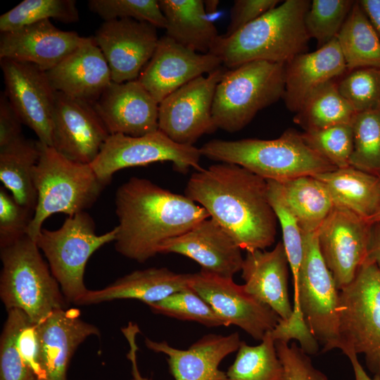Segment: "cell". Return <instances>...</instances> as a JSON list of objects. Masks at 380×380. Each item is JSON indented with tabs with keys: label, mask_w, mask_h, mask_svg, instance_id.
Segmentation results:
<instances>
[{
	"label": "cell",
	"mask_w": 380,
	"mask_h": 380,
	"mask_svg": "<svg viewBox=\"0 0 380 380\" xmlns=\"http://www.w3.org/2000/svg\"><path fill=\"white\" fill-rule=\"evenodd\" d=\"M350 166L380 176V108L356 113Z\"/></svg>",
	"instance_id": "d590c367"
},
{
	"label": "cell",
	"mask_w": 380,
	"mask_h": 380,
	"mask_svg": "<svg viewBox=\"0 0 380 380\" xmlns=\"http://www.w3.org/2000/svg\"><path fill=\"white\" fill-rule=\"evenodd\" d=\"M204 8L207 14L213 13L217 11V6L219 4V1L217 0H209L203 1Z\"/></svg>",
	"instance_id": "db71d44e"
},
{
	"label": "cell",
	"mask_w": 380,
	"mask_h": 380,
	"mask_svg": "<svg viewBox=\"0 0 380 380\" xmlns=\"http://www.w3.org/2000/svg\"><path fill=\"white\" fill-rule=\"evenodd\" d=\"M275 341L271 331L258 346L241 341L233 364L226 372V380H284Z\"/></svg>",
	"instance_id": "836d02e7"
},
{
	"label": "cell",
	"mask_w": 380,
	"mask_h": 380,
	"mask_svg": "<svg viewBox=\"0 0 380 380\" xmlns=\"http://www.w3.org/2000/svg\"><path fill=\"white\" fill-rule=\"evenodd\" d=\"M380 37V0L358 1Z\"/></svg>",
	"instance_id": "f907efd6"
},
{
	"label": "cell",
	"mask_w": 380,
	"mask_h": 380,
	"mask_svg": "<svg viewBox=\"0 0 380 380\" xmlns=\"http://www.w3.org/2000/svg\"><path fill=\"white\" fill-rule=\"evenodd\" d=\"M88 7L104 21L131 18L157 28L166 27V20L157 0H89Z\"/></svg>",
	"instance_id": "7bdbcfd3"
},
{
	"label": "cell",
	"mask_w": 380,
	"mask_h": 380,
	"mask_svg": "<svg viewBox=\"0 0 380 380\" xmlns=\"http://www.w3.org/2000/svg\"><path fill=\"white\" fill-rule=\"evenodd\" d=\"M294 287L292 318L303 320L323 352L338 340L339 290L320 253L317 232L304 233V252Z\"/></svg>",
	"instance_id": "30bf717a"
},
{
	"label": "cell",
	"mask_w": 380,
	"mask_h": 380,
	"mask_svg": "<svg viewBox=\"0 0 380 380\" xmlns=\"http://www.w3.org/2000/svg\"><path fill=\"white\" fill-rule=\"evenodd\" d=\"M191 277V274L176 273L166 267L135 270L102 289H88L75 304L87 305L118 299H136L148 305L189 289Z\"/></svg>",
	"instance_id": "4316f807"
},
{
	"label": "cell",
	"mask_w": 380,
	"mask_h": 380,
	"mask_svg": "<svg viewBox=\"0 0 380 380\" xmlns=\"http://www.w3.org/2000/svg\"><path fill=\"white\" fill-rule=\"evenodd\" d=\"M39 146L40 156L32 172L37 200L27 231L34 241L46 218L55 213L73 216L85 211L106 186L89 164L71 160L39 141Z\"/></svg>",
	"instance_id": "5b68a950"
},
{
	"label": "cell",
	"mask_w": 380,
	"mask_h": 380,
	"mask_svg": "<svg viewBox=\"0 0 380 380\" xmlns=\"http://www.w3.org/2000/svg\"><path fill=\"white\" fill-rule=\"evenodd\" d=\"M289 267L284 244L279 241L270 251L247 252L241 270L245 289L284 321H289L293 315L288 289Z\"/></svg>",
	"instance_id": "d4e9b609"
},
{
	"label": "cell",
	"mask_w": 380,
	"mask_h": 380,
	"mask_svg": "<svg viewBox=\"0 0 380 380\" xmlns=\"http://www.w3.org/2000/svg\"><path fill=\"white\" fill-rule=\"evenodd\" d=\"M121 330L129 343V350L127 354V357L131 362V380H151V379L144 377L141 374L137 364V353L139 348L136 343V337L137 335L140 332L139 327L137 324L130 322L125 327L122 328Z\"/></svg>",
	"instance_id": "681fc988"
},
{
	"label": "cell",
	"mask_w": 380,
	"mask_h": 380,
	"mask_svg": "<svg viewBox=\"0 0 380 380\" xmlns=\"http://www.w3.org/2000/svg\"><path fill=\"white\" fill-rule=\"evenodd\" d=\"M85 38L45 20L1 32L0 59L31 63L46 72L74 52Z\"/></svg>",
	"instance_id": "44dd1931"
},
{
	"label": "cell",
	"mask_w": 380,
	"mask_h": 380,
	"mask_svg": "<svg viewBox=\"0 0 380 380\" xmlns=\"http://www.w3.org/2000/svg\"><path fill=\"white\" fill-rule=\"evenodd\" d=\"M350 360L355 376V380H380L376 377L371 378L365 371L362 366L360 363L357 355L354 353H349L346 355Z\"/></svg>",
	"instance_id": "f5cc1de1"
},
{
	"label": "cell",
	"mask_w": 380,
	"mask_h": 380,
	"mask_svg": "<svg viewBox=\"0 0 380 380\" xmlns=\"http://www.w3.org/2000/svg\"><path fill=\"white\" fill-rule=\"evenodd\" d=\"M17 347L27 366L37 380H42V347L37 324L28 317L24 320L17 335Z\"/></svg>",
	"instance_id": "bcb514c9"
},
{
	"label": "cell",
	"mask_w": 380,
	"mask_h": 380,
	"mask_svg": "<svg viewBox=\"0 0 380 380\" xmlns=\"http://www.w3.org/2000/svg\"><path fill=\"white\" fill-rule=\"evenodd\" d=\"M200 151L209 159L238 165L266 180L277 182L337 169L308 146L301 133L293 129L270 140L213 139L204 144Z\"/></svg>",
	"instance_id": "277c9868"
},
{
	"label": "cell",
	"mask_w": 380,
	"mask_h": 380,
	"mask_svg": "<svg viewBox=\"0 0 380 380\" xmlns=\"http://www.w3.org/2000/svg\"><path fill=\"white\" fill-rule=\"evenodd\" d=\"M336 40L347 71L380 68L379 36L358 1H355Z\"/></svg>",
	"instance_id": "4dcf8cb0"
},
{
	"label": "cell",
	"mask_w": 380,
	"mask_h": 380,
	"mask_svg": "<svg viewBox=\"0 0 380 380\" xmlns=\"http://www.w3.org/2000/svg\"><path fill=\"white\" fill-rule=\"evenodd\" d=\"M315 177L326 186L336 205L369 222L375 215L380 203V176L348 166Z\"/></svg>",
	"instance_id": "83f0119b"
},
{
	"label": "cell",
	"mask_w": 380,
	"mask_h": 380,
	"mask_svg": "<svg viewBox=\"0 0 380 380\" xmlns=\"http://www.w3.org/2000/svg\"><path fill=\"white\" fill-rule=\"evenodd\" d=\"M0 248V297L7 310H21L39 324L53 312L67 308L61 287L34 240L25 235Z\"/></svg>",
	"instance_id": "8992f818"
},
{
	"label": "cell",
	"mask_w": 380,
	"mask_h": 380,
	"mask_svg": "<svg viewBox=\"0 0 380 380\" xmlns=\"http://www.w3.org/2000/svg\"><path fill=\"white\" fill-rule=\"evenodd\" d=\"M279 182L303 233L317 232L335 206L324 184L311 175Z\"/></svg>",
	"instance_id": "1f68e13d"
},
{
	"label": "cell",
	"mask_w": 380,
	"mask_h": 380,
	"mask_svg": "<svg viewBox=\"0 0 380 380\" xmlns=\"http://www.w3.org/2000/svg\"><path fill=\"white\" fill-rule=\"evenodd\" d=\"M370 222L372 224H374V223H380V203H379V206L378 208V210L375 214V215L374 216V217L371 220Z\"/></svg>",
	"instance_id": "11a10c76"
},
{
	"label": "cell",
	"mask_w": 380,
	"mask_h": 380,
	"mask_svg": "<svg viewBox=\"0 0 380 380\" xmlns=\"http://www.w3.org/2000/svg\"><path fill=\"white\" fill-rule=\"evenodd\" d=\"M40 156L39 141L23 136L0 148V180L21 205L34 213L37 194L32 172Z\"/></svg>",
	"instance_id": "f546056e"
},
{
	"label": "cell",
	"mask_w": 380,
	"mask_h": 380,
	"mask_svg": "<svg viewBox=\"0 0 380 380\" xmlns=\"http://www.w3.org/2000/svg\"><path fill=\"white\" fill-rule=\"evenodd\" d=\"M155 314L198 322L208 327H229L214 309L191 288L177 291L147 305Z\"/></svg>",
	"instance_id": "8d00e7d4"
},
{
	"label": "cell",
	"mask_w": 380,
	"mask_h": 380,
	"mask_svg": "<svg viewBox=\"0 0 380 380\" xmlns=\"http://www.w3.org/2000/svg\"><path fill=\"white\" fill-rule=\"evenodd\" d=\"M23 122L11 105L6 93L0 96V148L16 141L23 137Z\"/></svg>",
	"instance_id": "c3c4849f"
},
{
	"label": "cell",
	"mask_w": 380,
	"mask_h": 380,
	"mask_svg": "<svg viewBox=\"0 0 380 380\" xmlns=\"http://www.w3.org/2000/svg\"><path fill=\"white\" fill-rule=\"evenodd\" d=\"M5 91L23 124L32 129L44 145L52 146V117L56 91L46 72L37 65L0 59Z\"/></svg>",
	"instance_id": "9a60e30c"
},
{
	"label": "cell",
	"mask_w": 380,
	"mask_h": 380,
	"mask_svg": "<svg viewBox=\"0 0 380 380\" xmlns=\"http://www.w3.org/2000/svg\"><path fill=\"white\" fill-rule=\"evenodd\" d=\"M306 144L336 168L350 166L353 148L351 124L301 133Z\"/></svg>",
	"instance_id": "ab89813d"
},
{
	"label": "cell",
	"mask_w": 380,
	"mask_h": 380,
	"mask_svg": "<svg viewBox=\"0 0 380 380\" xmlns=\"http://www.w3.org/2000/svg\"><path fill=\"white\" fill-rule=\"evenodd\" d=\"M346 71L336 38L315 51L296 56L284 65L283 99L286 108L296 113L314 90Z\"/></svg>",
	"instance_id": "484cf974"
},
{
	"label": "cell",
	"mask_w": 380,
	"mask_h": 380,
	"mask_svg": "<svg viewBox=\"0 0 380 380\" xmlns=\"http://www.w3.org/2000/svg\"><path fill=\"white\" fill-rule=\"evenodd\" d=\"M372 225L336 205L317 231L319 248L338 290L349 284L369 257Z\"/></svg>",
	"instance_id": "4fadbf2b"
},
{
	"label": "cell",
	"mask_w": 380,
	"mask_h": 380,
	"mask_svg": "<svg viewBox=\"0 0 380 380\" xmlns=\"http://www.w3.org/2000/svg\"><path fill=\"white\" fill-rule=\"evenodd\" d=\"M92 105L110 134L140 137L158 130L159 103L137 80L112 81Z\"/></svg>",
	"instance_id": "d6986e66"
},
{
	"label": "cell",
	"mask_w": 380,
	"mask_h": 380,
	"mask_svg": "<svg viewBox=\"0 0 380 380\" xmlns=\"http://www.w3.org/2000/svg\"><path fill=\"white\" fill-rule=\"evenodd\" d=\"M338 88L355 113L380 108V68H362L349 71Z\"/></svg>",
	"instance_id": "b9f144b4"
},
{
	"label": "cell",
	"mask_w": 380,
	"mask_h": 380,
	"mask_svg": "<svg viewBox=\"0 0 380 380\" xmlns=\"http://www.w3.org/2000/svg\"><path fill=\"white\" fill-rule=\"evenodd\" d=\"M310 3L284 1L232 35H219L209 53L227 69L256 61L285 65L308 50L305 18Z\"/></svg>",
	"instance_id": "3957f363"
},
{
	"label": "cell",
	"mask_w": 380,
	"mask_h": 380,
	"mask_svg": "<svg viewBox=\"0 0 380 380\" xmlns=\"http://www.w3.org/2000/svg\"><path fill=\"white\" fill-rule=\"evenodd\" d=\"M200 148L175 142L159 129L140 137L110 134L89 165L105 185L120 170L169 161L177 171L185 173L190 167L201 170Z\"/></svg>",
	"instance_id": "8fae6325"
},
{
	"label": "cell",
	"mask_w": 380,
	"mask_h": 380,
	"mask_svg": "<svg viewBox=\"0 0 380 380\" xmlns=\"http://www.w3.org/2000/svg\"><path fill=\"white\" fill-rule=\"evenodd\" d=\"M355 111L344 99L334 80L314 90L296 113L293 122L304 132L351 124Z\"/></svg>",
	"instance_id": "d6a6232c"
},
{
	"label": "cell",
	"mask_w": 380,
	"mask_h": 380,
	"mask_svg": "<svg viewBox=\"0 0 380 380\" xmlns=\"http://www.w3.org/2000/svg\"><path fill=\"white\" fill-rule=\"evenodd\" d=\"M196 171L187 182L185 196L203 207L241 250H265L274 243L278 220L266 179L227 163Z\"/></svg>",
	"instance_id": "6da1fadb"
},
{
	"label": "cell",
	"mask_w": 380,
	"mask_h": 380,
	"mask_svg": "<svg viewBox=\"0 0 380 380\" xmlns=\"http://www.w3.org/2000/svg\"><path fill=\"white\" fill-rule=\"evenodd\" d=\"M93 38L116 83L137 80L159 40L157 27L131 18L104 21Z\"/></svg>",
	"instance_id": "2e32d148"
},
{
	"label": "cell",
	"mask_w": 380,
	"mask_h": 380,
	"mask_svg": "<svg viewBox=\"0 0 380 380\" xmlns=\"http://www.w3.org/2000/svg\"><path fill=\"white\" fill-rule=\"evenodd\" d=\"M275 347L284 367V380H328L312 365L308 354L295 342L289 346L286 341L277 340Z\"/></svg>",
	"instance_id": "f6af8a7d"
},
{
	"label": "cell",
	"mask_w": 380,
	"mask_h": 380,
	"mask_svg": "<svg viewBox=\"0 0 380 380\" xmlns=\"http://www.w3.org/2000/svg\"><path fill=\"white\" fill-rule=\"evenodd\" d=\"M369 258L374 262L380 271V223H374L372 225Z\"/></svg>",
	"instance_id": "816d5d0a"
},
{
	"label": "cell",
	"mask_w": 380,
	"mask_h": 380,
	"mask_svg": "<svg viewBox=\"0 0 380 380\" xmlns=\"http://www.w3.org/2000/svg\"><path fill=\"white\" fill-rule=\"evenodd\" d=\"M338 340L345 354H363L372 373L380 362V271L369 257L339 290Z\"/></svg>",
	"instance_id": "ba28073f"
},
{
	"label": "cell",
	"mask_w": 380,
	"mask_h": 380,
	"mask_svg": "<svg viewBox=\"0 0 380 380\" xmlns=\"http://www.w3.org/2000/svg\"><path fill=\"white\" fill-rule=\"evenodd\" d=\"M53 18L64 23L79 20L75 0H24L0 16V32Z\"/></svg>",
	"instance_id": "e575fe53"
},
{
	"label": "cell",
	"mask_w": 380,
	"mask_h": 380,
	"mask_svg": "<svg viewBox=\"0 0 380 380\" xmlns=\"http://www.w3.org/2000/svg\"><path fill=\"white\" fill-rule=\"evenodd\" d=\"M227 68L222 65L168 95L159 103L158 129L176 143L193 145L217 127L212 116L216 87Z\"/></svg>",
	"instance_id": "7c38bea8"
},
{
	"label": "cell",
	"mask_w": 380,
	"mask_h": 380,
	"mask_svg": "<svg viewBox=\"0 0 380 380\" xmlns=\"http://www.w3.org/2000/svg\"><path fill=\"white\" fill-rule=\"evenodd\" d=\"M34 212L20 205L3 188L0 189V248L27 235Z\"/></svg>",
	"instance_id": "ee69618b"
},
{
	"label": "cell",
	"mask_w": 380,
	"mask_h": 380,
	"mask_svg": "<svg viewBox=\"0 0 380 380\" xmlns=\"http://www.w3.org/2000/svg\"><path fill=\"white\" fill-rule=\"evenodd\" d=\"M115 203L118 218L115 250L141 263L159 253L160 246L167 240L210 217L185 195L136 177L118 187Z\"/></svg>",
	"instance_id": "7a4b0ae2"
},
{
	"label": "cell",
	"mask_w": 380,
	"mask_h": 380,
	"mask_svg": "<svg viewBox=\"0 0 380 380\" xmlns=\"http://www.w3.org/2000/svg\"><path fill=\"white\" fill-rule=\"evenodd\" d=\"M267 182L269 201L281 224L282 243L292 271L294 286L304 252V233L285 199L280 182L273 180H267Z\"/></svg>",
	"instance_id": "74e56055"
},
{
	"label": "cell",
	"mask_w": 380,
	"mask_h": 380,
	"mask_svg": "<svg viewBox=\"0 0 380 380\" xmlns=\"http://www.w3.org/2000/svg\"><path fill=\"white\" fill-rule=\"evenodd\" d=\"M222 65L214 54L198 53L164 35L137 80L160 103L182 86Z\"/></svg>",
	"instance_id": "ac0fdd59"
},
{
	"label": "cell",
	"mask_w": 380,
	"mask_h": 380,
	"mask_svg": "<svg viewBox=\"0 0 380 380\" xmlns=\"http://www.w3.org/2000/svg\"><path fill=\"white\" fill-rule=\"evenodd\" d=\"M189 287L203 298L229 326L234 324L255 340L262 341L281 318L268 305L250 294L243 285L201 270L191 274Z\"/></svg>",
	"instance_id": "5bb4252c"
},
{
	"label": "cell",
	"mask_w": 380,
	"mask_h": 380,
	"mask_svg": "<svg viewBox=\"0 0 380 380\" xmlns=\"http://www.w3.org/2000/svg\"><path fill=\"white\" fill-rule=\"evenodd\" d=\"M166 20V34L182 46L207 53L219 36L202 0H159Z\"/></svg>",
	"instance_id": "f1b7e54d"
},
{
	"label": "cell",
	"mask_w": 380,
	"mask_h": 380,
	"mask_svg": "<svg viewBox=\"0 0 380 380\" xmlns=\"http://www.w3.org/2000/svg\"><path fill=\"white\" fill-rule=\"evenodd\" d=\"M8 311L0 338V380H37L17 347V335L27 315L21 310Z\"/></svg>",
	"instance_id": "60d3db41"
},
{
	"label": "cell",
	"mask_w": 380,
	"mask_h": 380,
	"mask_svg": "<svg viewBox=\"0 0 380 380\" xmlns=\"http://www.w3.org/2000/svg\"><path fill=\"white\" fill-rule=\"evenodd\" d=\"M241 341L239 333L229 335L208 334L181 350L166 341L146 338V347L167 356V364L174 380H226V372L219 369L220 362L239 349Z\"/></svg>",
	"instance_id": "7402d4cb"
},
{
	"label": "cell",
	"mask_w": 380,
	"mask_h": 380,
	"mask_svg": "<svg viewBox=\"0 0 380 380\" xmlns=\"http://www.w3.org/2000/svg\"><path fill=\"white\" fill-rule=\"evenodd\" d=\"M109 135L91 103L56 91L51 147L71 160L90 164Z\"/></svg>",
	"instance_id": "e0dca14e"
},
{
	"label": "cell",
	"mask_w": 380,
	"mask_h": 380,
	"mask_svg": "<svg viewBox=\"0 0 380 380\" xmlns=\"http://www.w3.org/2000/svg\"><path fill=\"white\" fill-rule=\"evenodd\" d=\"M279 0H236L230 9L229 23L226 32L229 37L258 18L276 7Z\"/></svg>",
	"instance_id": "7dc6e473"
},
{
	"label": "cell",
	"mask_w": 380,
	"mask_h": 380,
	"mask_svg": "<svg viewBox=\"0 0 380 380\" xmlns=\"http://www.w3.org/2000/svg\"><path fill=\"white\" fill-rule=\"evenodd\" d=\"M355 1L313 0L305 15V25L310 38L318 48L336 39Z\"/></svg>",
	"instance_id": "f35d334b"
},
{
	"label": "cell",
	"mask_w": 380,
	"mask_h": 380,
	"mask_svg": "<svg viewBox=\"0 0 380 380\" xmlns=\"http://www.w3.org/2000/svg\"><path fill=\"white\" fill-rule=\"evenodd\" d=\"M42 347V380H67L68 369L78 346L99 329L80 317L76 308L53 312L37 324Z\"/></svg>",
	"instance_id": "603a6c76"
},
{
	"label": "cell",
	"mask_w": 380,
	"mask_h": 380,
	"mask_svg": "<svg viewBox=\"0 0 380 380\" xmlns=\"http://www.w3.org/2000/svg\"><path fill=\"white\" fill-rule=\"evenodd\" d=\"M284 93V64L256 61L227 69L215 91L214 123L217 129L238 132Z\"/></svg>",
	"instance_id": "52a82bcc"
},
{
	"label": "cell",
	"mask_w": 380,
	"mask_h": 380,
	"mask_svg": "<svg viewBox=\"0 0 380 380\" xmlns=\"http://www.w3.org/2000/svg\"><path fill=\"white\" fill-rule=\"evenodd\" d=\"M116 233L115 227L98 235L93 219L85 211L68 216L58 229L42 228L35 242L68 303L75 304L87 293L84 274L87 261L96 251L115 241Z\"/></svg>",
	"instance_id": "9c48e42d"
},
{
	"label": "cell",
	"mask_w": 380,
	"mask_h": 380,
	"mask_svg": "<svg viewBox=\"0 0 380 380\" xmlns=\"http://www.w3.org/2000/svg\"><path fill=\"white\" fill-rule=\"evenodd\" d=\"M46 75L56 91L91 104L112 82L108 64L93 37H86Z\"/></svg>",
	"instance_id": "cb8c5ba5"
},
{
	"label": "cell",
	"mask_w": 380,
	"mask_h": 380,
	"mask_svg": "<svg viewBox=\"0 0 380 380\" xmlns=\"http://www.w3.org/2000/svg\"><path fill=\"white\" fill-rule=\"evenodd\" d=\"M159 253H177L196 261L201 270L233 278L241 270V249L212 218L205 219L186 233L165 241Z\"/></svg>",
	"instance_id": "ffe728a7"
},
{
	"label": "cell",
	"mask_w": 380,
	"mask_h": 380,
	"mask_svg": "<svg viewBox=\"0 0 380 380\" xmlns=\"http://www.w3.org/2000/svg\"><path fill=\"white\" fill-rule=\"evenodd\" d=\"M373 374H374V377H376L380 379V362H379Z\"/></svg>",
	"instance_id": "9f6ffc18"
}]
</instances>
